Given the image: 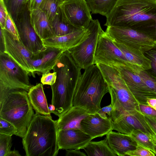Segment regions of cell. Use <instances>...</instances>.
Instances as JSON below:
<instances>
[{
  "mask_svg": "<svg viewBox=\"0 0 156 156\" xmlns=\"http://www.w3.org/2000/svg\"><path fill=\"white\" fill-rule=\"evenodd\" d=\"M51 23L54 36L64 35L81 29L70 23L63 15L60 8L59 12Z\"/></svg>",
  "mask_w": 156,
  "mask_h": 156,
  "instance_id": "26",
  "label": "cell"
},
{
  "mask_svg": "<svg viewBox=\"0 0 156 156\" xmlns=\"http://www.w3.org/2000/svg\"><path fill=\"white\" fill-rule=\"evenodd\" d=\"M30 20L35 31L42 40L54 36L51 23L41 9L30 11Z\"/></svg>",
  "mask_w": 156,
  "mask_h": 156,
  "instance_id": "22",
  "label": "cell"
},
{
  "mask_svg": "<svg viewBox=\"0 0 156 156\" xmlns=\"http://www.w3.org/2000/svg\"><path fill=\"white\" fill-rule=\"evenodd\" d=\"M0 34V53H3L5 51V41L3 31L1 27Z\"/></svg>",
  "mask_w": 156,
  "mask_h": 156,
  "instance_id": "44",
  "label": "cell"
},
{
  "mask_svg": "<svg viewBox=\"0 0 156 156\" xmlns=\"http://www.w3.org/2000/svg\"><path fill=\"white\" fill-rule=\"evenodd\" d=\"M140 111L143 114L156 117V110L148 105L139 104Z\"/></svg>",
  "mask_w": 156,
  "mask_h": 156,
  "instance_id": "39",
  "label": "cell"
},
{
  "mask_svg": "<svg viewBox=\"0 0 156 156\" xmlns=\"http://www.w3.org/2000/svg\"><path fill=\"white\" fill-rule=\"evenodd\" d=\"M135 149L127 152L125 156H154L155 154L149 149L137 144Z\"/></svg>",
  "mask_w": 156,
  "mask_h": 156,
  "instance_id": "34",
  "label": "cell"
},
{
  "mask_svg": "<svg viewBox=\"0 0 156 156\" xmlns=\"http://www.w3.org/2000/svg\"><path fill=\"white\" fill-rule=\"evenodd\" d=\"M87 28L86 38L77 45L68 49L73 59L81 69L94 64V54L100 34L103 30L97 19L93 20Z\"/></svg>",
  "mask_w": 156,
  "mask_h": 156,
  "instance_id": "7",
  "label": "cell"
},
{
  "mask_svg": "<svg viewBox=\"0 0 156 156\" xmlns=\"http://www.w3.org/2000/svg\"><path fill=\"white\" fill-rule=\"evenodd\" d=\"M57 120L36 112L22 138L26 156H56L58 143Z\"/></svg>",
  "mask_w": 156,
  "mask_h": 156,
  "instance_id": "3",
  "label": "cell"
},
{
  "mask_svg": "<svg viewBox=\"0 0 156 156\" xmlns=\"http://www.w3.org/2000/svg\"><path fill=\"white\" fill-rule=\"evenodd\" d=\"M154 144V149L155 152V154L156 155V144Z\"/></svg>",
  "mask_w": 156,
  "mask_h": 156,
  "instance_id": "50",
  "label": "cell"
},
{
  "mask_svg": "<svg viewBox=\"0 0 156 156\" xmlns=\"http://www.w3.org/2000/svg\"><path fill=\"white\" fill-rule=\"evenodd\" d=\"M89 115L83 108L73 106L57 120L58 129H80L81 121Z\"/></svg>",
  "mask_w": 156,
  "mask_h": 156,
  "instance_id": "21",
  "label": "cell"
},
{
  "mask_svg": "<svg viewBox=\"0 0 156 156\" xmlns=\"http://www.w3.org/2000/svg\"><path fill=\"white\" fill-rule=\"evenodd\" d=\"M42 74L41 82L43 85L51 86L55 83L57 78L56 72H53L52 73H51L50 72H47Z\"/></svg>",
  "mask_w": 156,
  "mask_h": 156,
  "instance_id": "35",
  "label": "cell"
},
{
  "mask_svg": "<svg viewBox=\"0 0 156 156\" xmlns=\"http://www.w3.org/2000/svg\"><path fill=\"white\" fill-rule=\"evenodd\" d=\"M60 8L66 20L77 27L87 29L93 20L86 0H67Z\"/></svg>",
  "mask_w": 156,
  "mask_h": 156,
  "instance_id": "14",
  "label": "cell"
},
{
  "mask_svg": "<svg viewBox=\"0 0 156 156\" xmlns=\"http://www.w3.org/2000/svg\"><path fill=\"white\" fill-rule=\"evenodd\" d=\"M113 130L129 135L133 130H139L149 136L154 133L146 122L143 114L137 110L123 115L112 121Z\"/></svg>",
  "mask_w": 156,
  "mask_h": 156,
  "instance_id": "15",
  "label": "cell"
},
{
  "mask_svg": "<svg viewBox=\"0 0 156 156\" xmlns=\"http://www.w3.org/2000/svg\"><path fill=\"white\" fill-rule=\"evenodd\" d=\"M144 54L151 61V69L150 71L156 76V44L153 48L146 52Z\"/></svg>",
  "mask_w": 156,
  "mask_h": 156,
  "instance_id": "37",
  "label": "cell"
},
{
  "mask_svg": "<svg viewBox=\"0 0 156 156\" xmlns=\"http://www.w3.org/2000/svg\"><path fill=\"white\" fill-rule=\"evenodd\" d=\"M80 129L93 139L102 137L112 131V120L109 117L102 118L97 113L90 114L81 121Z\"/></svg>",
  "mask_w": 156,
  "mask_h": 156,
  "instance_id": "17",
  "label": "cell"
},
{
  "mask_svg": "<svg viewBox=\"0 0 156 156\" xmlns=\"http://www.w3.org/2000/svg\"><path fill=\"white\" fill-rule=\"evenodd\" d=\"M132 69L147 86L156 94V76L149 70H142L135 68Z\"/></svg>",
  "mask_w": 156,
  "mask_h": 156,
  "instance_id": "31",
  "label": "cell"
},
{
  "mask_svg": "<svg viewBox=\"0 0 156 156\" xmlns=\"http://www.w3.org/2000/svg\"><path fill=\"white\" fill-rule=\"evenodd\" d=\"M46 48L36 54L32 59L33 67L35 73L42 74L53 70L58 59L66 50L46 47Z\"/></svg>",
  "mask_w": 156,
  "mask_h": 156,
  "instance_id": "18",
  "label": "cell"
},
{
  "mask_svg": "<svg viewBox=\"0 0 156 156\" xmlns=\"http://www.w3.org/2000/svg\"><path fill=\"white\" fill-rule=\"evenodd\" d=\"M17 132L16 128L13 124L0 118V134L12 136L16 135Z\"/></svg>",
  "mask_w": 156,
  "mask_h": 156,
  "instance_id": "33",
  "label": "cell"
},
{
  "mask_svg": "<svg viewBox=\"0 0 156 156\" xmlns=\"http://www.w3.org/2000/svg\"><path fill=\"white\" fill-rule=\"evenodd\" d=\"M28 94L30 102L36 112L52 118L48 109L43 84L40 83L33 86Z\"/></svg>",
  "mask_w": 156,
  "mask_h": 156,
  "instance_id": "24",
  "label": "cell"
},
{
  "mask_svg": "<svg viewBox=\"0 0 156 156\" xmlns=\"http://www.w3.org/2000/svg\"><path fill=\"white\" fill-rule=\"evenodd\" d=\"M147 103L148 105L156 110V98H148L147 100Z\"/></svg>",
  "mask_w": 156,
  "mask_h": 156,
  "instance_id": "45",
  "label": "cell"
},
{
  "mask_svg": "<svg viewBox=\"0 0 156 156\" xmlns=\"http://www.w3.org/2000/svg\"><path fill=\"white\" fill-rule=\"evenodd\" d=\"M143 114L148 124L154 133H156V117L144 114Z\"/></svg>",
  "mask_w": 156,
  "mask_h": 156,
  "instance_id": "42",
  "label": "cell"
},
{
  "mask_svg": "<svg viewBox=\"0 0 156 156\" xmlns=\"http://www.w3.org/2000/svg\"><path fill=\"white\" fill-rule=\"evenodd\" d=\"M21 155L20 154L19 152L14 149L12 151H10L9 154L8 156H21Z\"/></svg>",
  "mask_w": 156,
  "mask_h": 156,
  "instance_id": "46",
  "label": "cell"
},
{
  "mask_svg": "<svg viewBox=\"0 0 156 156\" xmlns=\"http://www.w3.org/2000/svg\"><path fill=\"white\" fill-rule=\"evenodd\" d=\"M129 135L137 144L149 149L155 154L154 144L152 139L147 134L140 130L134 129Z\"/></svg>",
  "mask_w": 156,
  "mask_h": 156,
  "instance_id": "29",
  "label": "cell"
},
{
  "mask_svg": "<svg viewBox=\"0 0 156 156\" xmlns=\"http://www.w3.org/2000/svg\"><path fill=\"white\" fill-rule=\"evenodd\" d=\"M89 33L87 28H81L66 35L54 36L42 41L45 47L67 50L81 42L86 38Z\"/></svg>",
  "mask_w": 156,
  "mask_h": 156,
  "instance_id": "19",
  "label": "cell"
},
{
  "mask_svg": "<svg viewBox=\"0 0 156 156\" xmlns=\"http://www.w3.org/2000/svg\"><path fill=\"white\" fill-rule=\"evenodd\" d=\"M61 4L57 0H43L39 8L45 13L51 22L59 12Z\"/></svg>",
  "mask_w": 156,
  "mask_h": 156,
  "instance_id": "28",
  "label": "cell"
},
{
  "mask_svg": "<svg viewBox=\"0 0 156 156\" xmlns=\"http://www.w3.org/2000/svg\"><path fill=\"white\" fill-rule=\"evenodd\" d=\"M108 144L114 152L119 156H125L128 151L135 149L137 145L129 135L111 131L105 138Z\"/></svg>",
  "mask_w": 156,
  "mask_h": 156,
  "instance_id": "20",
  "label": "cell"
},
{
  "mask_svg": "<svg viewBox=\"0 0 156 156\" xmlns=\"http://www.w3.org/2000/svg\"><path fill=\"white\" fill-rule=\"evenodd\" d=\"M105 32L114 42L144 53L156 44V41L151 36L129 28L108 26Z\"/></svg>",
  "mask_w": 156,
  "mask_h": 156,
  "instance_id": "9",
  "label": "cell"
},
{
  "mask_svg": "<svg viewBox=\"0 0 156 156\" xmlns=\"http://www.w3.org/2000/svg\"><path fill=\"white\" fill-rule=\"evenodd\" d=\"M114 42L123 52L132 67L142 70H149L151 69V61L144 53L139 50Z\"/></svg>",
  "mask_w": 156,
  "mask_h": 156,
  "instance_id": "23",
  "label": "cell"
},
{
  "mask_svg": "<svg viewBox=\"0 0 156 156\" xmlns=\"http://www.w3.org/2000/svg\"><path fill=\"white\" fill-rule=\"evenodd\" d=\"M94 58V64L110 66L123 64L132 67L122 51L103 30L99 37Z\"/></svg>",
  "mask_w": 156,
  "mask_h": 156,
  "instance_id": "10",
  "label": "cell"
},
{
  "mask_svg": "<svg viewBox=\"0 0 156 156\" xmlns=\"http://www.w3.org/2000/svg\"><path fill=\"white\" fill-rule=\"evenodd\" d=\"M92 139L80 129H59L58 131V143L60 149H83Z\"/></svg>",
  "mask_w": 156,
  "mask_h": 156,
  "instance_id": "16",
  "label": "cell"
},
{
  "mask_svg": "<svg viewBox=\"0 0 156 156\" xmlns=\"http://www.w3.org/2000/svg\"><path fill=\"white\" fill-rule=\"evenodd\" d=\"M112 107L111 104L101 108L97 113L102 118L106 119L108 117L106 115L107 114L111 117Z\"/></svg>",
  "mask_w": 156,
  "mask_h": 156,
  "instance_id": "40",
  "label": "cell"
},
{
  "mask_svg": "<svg viewBox=\"0 0 156 156\" xmlns=\"http://www.w3.org/2000/svg\"><path fill=\"white\" fill-rule=\"evenodd\" d=\"M29 73L7 54L0 53V84L28 91L33 86L30 82Z\"/></svg>",
  "mask_w": 156,
  "mask_h": 156,
  "instance_id": "8",
  "label": "cell"
},
{
  "mask_svg": "<svg viewBox=\"0 0 156 156\" xmlns=\"http://www.w3.org/2000/svg\"><path fill=\"white\" fill-rule=\"evenodd\" d=\"M107 82L112 107L114 121L122 115L139 109V103L131 92L119 72L111 66L97 64Z\"/></svg>",
  "mask_w": 156,
  "mask_h": 156,
  "instance_id": "6",
  "label": "cell"
},
{
  "mask_svg": "<svg viewBox=\"0 0 156 156\" xmlns=\"http://www.w3.org/2000/svg\"><path fill=\"white\" fill-rule=\"evenodd\" d=\"M14 22L19 40L34 54H36L46 48L42 40L36 33L31 23L30 11L27 6Z\"/></svg>",
  "mask_w": 156,
  "mask_h": 156,
  "instance_id": "11",
  "label": "cell"
},
{
  "mask_svg": "<svg viewBox=\"0 0 156 156\" xmlns=\"http://www.w3.org/2000/svg\"><path fill=\"white\" fill-rule=\"evenodd\" d=\"M5 29L19 39V35L15 23L9 13L7 17Z\"/></svg>",
  "mask_w": 156,
  "mask_h": 156,
  "instance_id": "36",
  "label": "cell"
},
{
  "mask_svg": "<svg viewBox=\"0 0 156 156\" xmlns=\"http://www.w3.org/2000/svg\"><path fill=\"white\" fill-rule=\"evenodd\" d=\"M104 25L129 28L156 41V0H117Z\"/></svg>",
  "mask_w": 156,
  "mask_h": 156,
  "instance_id": "1",
  "label": "cell"
},
{
  "mask_svg": "<svg viewBox=\"0 0 156 156\" xmlns=\"http://www.w3.org/2000/svg\"><path fill=\"white\" fill-rule=\"evenodd\" d=\"M88 156H117L109 146L106 139L99 141H90L83 149Z\"/></svg>",
  "mask_w": 156,
  "mask_h": 156,
  "instance_id": "25",
  "label": "cell"
},
{
  "mask_svg": "<svg viewBox=\"0 0 156 156\" xmlns=\"http://www.w3.org/2000/svg\"><path fill=\"white\" fill-rule=\"evenodd\" d=\"M111 66L116 69L139 103L148 105V99L156 98V94L149 88L132 68L123 64Z\"/></svg>",
  "mask_w": 156,
  "mask_h": 156,
  "instance_id": "12",
  "label": "cell"
},
{
  "mask_svg": "<svg viewBox=\"0 0 156 156\" xmlns=\"http://www.w3.org/2000/svg\"><path fill=\"white\" fill-rule=\"evenodd\" d=\"M12 136L0 134V156H8L11 151Z\"/></svg>",
  "mask_w": 156,
  "mask_h": 156,
  "instance_id": "32",
  "label": "cell"
},
{
  "mask_svg": "<svg viewBox=\"0 0 156 156\" xmlns=\"http://www.w3.org/2000/svg\"><path fill=\"white\" fill-rule=\"evenodd\" d=\"M66 156H86L85 154L81 152L79 149H70L67 150L66 151Z\"/></svg>",
  "mask_w": 156,
  "mask_h": 156,
  "instance_id": "43",
  "label": "cell"
},
{
  "mask_svg": "<svg viewBox=\"0 0 156 156\" xmlns=\"http://www.w3.org/2000/svg\"><path fill=\"white\" fill-rule=\"evenodd\" d=\"M81 69L68 50L61 54L53 68L57 78L55 83L51 86V104L55 108L53 113L59 118L73 107V96L81 74Z\"/></svg>",
  "mask_w": 156,
  "mask_h": 156,
  "instance_id": "2",
  "label": "cell"
},
{
  "mask_svg": "<svg viewBox=\"0 0 156 156\" xmlns=\"http://www.w3.org/2000/svg\"><path fill=\"white\" fill-rule=\"evenodd\" d=\"M117 0H86L91 12L106 16Z\"/></svg>",
  "mask_w": 156,
  "mask_h": 156,
  "instance_id": "27",
  "label": "cell"
},
{
  "mask_svg": "<svg viewBox=\"0 0 156 156\" xmlns=\"http://www.w3.org/2000/svg\"><path fill=\"white\" fill-rule=\"evenodd\" d=\"M28 93L0 84V118L13 124L17 130L15 135L22 138L35 115Z\"/></svg>",
  "mask_w": 156,
  "mask_h": 156,
  "instance_id": "4",
  "label": "cell"
},
{
  "mask_svg": "<svg viewBox=\"0 0 156 156\" xmlns=\"http://www.w3.org/2000/svg\"><path fill=\"white\" fill-rule=\"evenodd\" d=\"M43 0H25L24 4L30 11L39 9Z\"/></svg>",
  "mask_w": 156,
  "mask_h": 156,
  "instance_id": "41",
  "label": "cell"
},
{
  "mask_svg": "<svg viewBox=\"0 0 156 156\" xmlns=\"http://www.w3.org/2000/svg\"><path fill=\"white\" fill-rule=\"evenodd\" d=\"M109 93L108 84L100 68L93 64L84 69L77 81L74 93L73 106L85 109L89 114L101 108V100Z\"/></svg>",
  "mask_w": 156,
  "mask_h": 156,
  "instance_id": "5",
  "label": "cell"
},
{
  "mask_svg": "<svg viewBox=\"0 0 156 156\" xmlns=\"http://www.w3.org/2000/svg\"><path fill=\"white\" fill-rule=\"evenodd\" d=\"M9 13L14 21L23 12L27 6L25 0H3Z\"/></svg>",
  "mask_w": 156,
  "mask_h": 156,
  "instance_id": "30",
  "label": "cell"
},
{
  "mask_svg": "<svg viewBox=\"0 0 156 156\" xmlns=\"http://www.w3.org/2000/svg\"><path fill=\"white\" fill-rule=\"evenodd\" d=\"M150 136L152 139L154 144H156V133H154Z\"/></svg>",
  "mask_w": 156,
  "mask_h": 156,
  "instance_id": "48",
  "label": "cell"
},
{
  "mask_svg": "<svg viewBox=\"0 0 156 156\" xmlns=\"http://www.w3.org/2000/svg\"><path fill=\"white\" fill-rule=\"evenodd\" d=\"M48 108L50 113H53L55 110V108L54 105L52 104L48 105Z\"/></svg>",
  "mask_w": 156,
  "mask_h": 156,
  "instance_id": "47",
  "label": "cell"
},
{
  "mask_svg": "<svg viewBox=\"0 0 156 156\" xmlns=\"http://www.w3.org/2000/svg\"><path fill=\"white\" fill-rule=\"evenodd\" d=\"M2 29L5 41L4 52L35 77V73L32 63L33 53L27 49L17 38L6 29Z\"/></svg>",
  "mask_w": 156,
  "mask_h": 156,
  "instance_id": "13",
  "label": "cell"
},
{
  "mask_svg": "<svg viewBox=\"0 0 156 156\" xmlns=\"http://www.w3.org/2000/svg\"><path fill=\"white\" fill-rule=\"evenodd\" d=\"M8 13L3 0H0V27L5 29L7 14Z\"/></svg>",
  "mask_w": 156,
  "mask_h": 156,
  "instance_id": "38",
  "label": "cell"
},
{
  "mask_svg": "<svg viewBox=\"0 0 156 156\" xmlns=\"http://www.w3.org/2000/svg\"><path fill=\"white\" fill-rule=\"evenodd\" d=\"M61 4L67 0H57Z\"/></svg>",
  "mask_w": 156,
  "mask_h": 156,
  "instance_id": "49",
  "label": "cell"
}]
</instances>
